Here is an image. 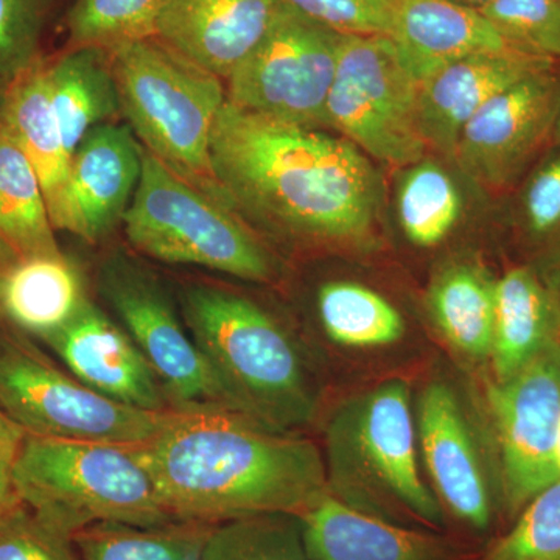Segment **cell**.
<instances>
[{"label":"cell","instance_id":"cell-33","mask_svg":"<svg viewBox=\"0 0 560 560\" xmlns=\"http://www.w3.org/2000/svg\"><path fill=\"white\" fill-rule=\"evenodd\" d=\"M480 11L515 49L560 58V0H493Z\"/></svg>","mask_w":560,"mask_h":560},{"label":"cell","instance_id":"cell-41","mask_svg":"<svg viewBox=\"0 0 560 560\" xmlns=\"http://www.w3.org/2000/svg\"><path fill=\"white\" fill-rule=\"evenodd\" d=\"M556 464H558V469L560 471V422L558 430V440H556Z\"/></svg>","mask_w":560,"mask_h":560},{"label":"cell","instance_id":"cell-23","mask_svg":"<svg viewBox=\"0 0 560 560\" xmlns=\"http://www.w3.org/2000/svg\"><path fill=\"white\" fill-rule=\"evenodd\" d=\"M86 301L81 272L61 250L25 257L3 267V318L24 334L46 340L62 329Z\"/></svg>","mask_w":560,"mask_h":560},{"label":"cell","instance_id":"cell-10","mask_svg":"<svg viewBox=\"0 0 560 560\" xmlns=\"http://www.w3.org/2000/svg\"><path fill=\"white\" fill-rule=\"evenodd\" d=\"M341 33L296 11H283L275 27L226 80V101L265 119L320 130Z\"/></svg>","mask_w":560,"mask_h":560},{"label":"cell","instance_id":"cell-38","mask_svg":"<svg viewBox=\"0 0 560 560\" xmlns=\"http://www.w3.org/2000/svg\"><path fill=\"white\" fill-rule=\"evenodd\" d=\"M18 448L0 447V522L5 521L14 511L20 510L22 501L14 482V458Z\"/></svg>","mask_w":560,"mask_h":560},{"label":"cell","instance_id":"cell-39","mask_svg":"<svg viewBox=\"0 0 560 560\" xmlns=\"http://www.w3.org/2000/svg\"><path fill=\"white\" fill-rule=\"evenodd\" d=\"M24 436V431H22L16 423L11 422L9 416L0 410V447L20 448Z\"/></svg>","mask_w":560,"mask_h":560},{"label":"cell","instance_id":"cell-30","mask_svg":"<svg viewBox=\"0 0 560 560\" xmlns=\"http://www.w3.org/2000/svg\"><path fill=\"white\" fill-rule=\"evenodd\" d=\"M200 560H311L296 515L268 514L210 526Z\"/></svg>","mask_w":560,"mask_h":560},{"label":"cell","instance_id":"cell-19","mask_svg":"<svg viewBox=\"0 0 560 560\" xmlns=\"http://www.w3.org/2000/svg\"><path fill=\"white\" fill-rule=\"evenodd\" d=\"M0 131L9 136L38 175L55 231L75 235L70 200V156L51 106L46 60L11 81L0 94Z\"/></svg>","mask_w":560,"mask_h":560},{"label":"cell","instance_id":"cell-1","mask_svg":"<svg viewBox=\"0 0 560 560\" xmlns=\"http://www.w3.org/2000/svg\"><path fill=\"white\" fill-rule=\"evenodd\" d=\"M210 161L243 220L312 245L361 246L374 235L381 179L341 136L265 119L226 101Z\"/></svg>","mask_w":560,"mask_h":560},{"label":"cell","instance_id":"cell-27","mask_svg":"<svg viewBox=\"0 0 560 560\" xmlns=\"http://www.w3.org/2000/svg\"><path fill=\"white\" fill-rule=\"evenodd\" d=\"M318 315L327 337L345 348H382L405 334L400 312L377 291L355 282L320 287Z\"/></svg>","mask_w":560,"mask_h":560},{"label":"cell","instance_id":"cell-18","mask_svg":"<svg viewBox=\"0 0 560 560\" xmlns=\"http://www.w3.org/2000/svg\"><path fill=\"white\" fill-rule=\"evenodd\" d=\"M143 147L127 124L98 125L70 160L75 235L90 243L108 235L130 208L143 167Z\"/></svg>","mask_w":560,"mask_h":560},{"label":"cell","instance_id":"cell-32","mask_svg":"<svg viewBox=\"0 0 560 560\" xmlns=\"http://www.w3.org/2000/svg\"><path fill=\"white\" fill-rule=\"evenodd\" d=\"M481 560H560V480L540 490Z\"/></svg>","mask_w":560,"mask_h":560},{"label":"cell","instance_id":"cell-4","mask_svg":"<svg viewBox=\"0 0 560 560\" xmlns=\"http://www.w3.org/2000/svg\"><path fill=\"white\" fill-rule=\"evenodd\" d=\"M121 116L140 145L180 178L226 202L213 175L210 138L226 103L224 81L150 38L108 49Z\"/></svg>","mask_w":560,"mask_h":560},{"label":"cell","instance_id":"cell-3","mask_svg":"<svg viewBox=\"0 0 560 560\" xmlns=\"http://www.w3.org/2000/svg\"><path fill=\"white\" fill-rule=\"evenodd\" d=\"M183 318L235 411L268 429L311 422L316 410L296 342L256 302L230 290H184Z\"/></svg>","mask_w":560,"mask_h":560},{"label":"cell","instance_id":"cell-25","mask_svg":"<svg viewBox=\"0 0 560 560\" xmlns=\"http://www.w3.org/2000/svg\"><path fill=\"white\" fill-rule=\"evenodd\" d=\"M60 250L38 175L0 131V265Z\"/></svg>","mask_w":560,"mask_h":560},{"label":"cell","instance_id":"cell-15","mask_svg":"<svg viewBox=\"0 0 560 560\" xmlns=\"http://www.w3.org/2000/svg\"><path fill=\"white\" fill-rule=\"evenodd\" d=\"M44 341L70 374L103 396L142 410L175 411L130 335L90 300Z\"/></svg>","mask_w":560,"mask_h":560},{"label":"cell","instance_id":"cell-37","mask_svg":"<svg viewBox=\"0 0 560 560\" xmlns=\"http://www.w3.org/2000/svg\"><path fill=\"white\" fill-rule=\"evenodd\" d=\"M526 230L537 238L560 232V151L537 165L522 195Z\"/></svg>","mask_w":560,"mask_h":560},{"label":"cell","instance_id":"cell-2","mask_svg":"<svg viewBox=\"0 0 560 560\" xmlns=\"http://www.w3.org/2000/svg\"><path fill=\"white\" fill-rule=\"evenodd\" d=\"M140 453L176 522L298 517L329 492L326 460L312 441L238 412H179Z\"/></svg>","mask_w":560,"mask_h":560},{"label":"cell","instance_id":"cell-11","mask_svg":"<svg viewBox=\"0 0 560 560\" xmlns=\"http://www.w3.org/2000/svg\"><path fill=\"white\" fill-rule=\"evenodd\" d=\"M101 287L173 410L237 412L153 276L116 257L102 268Z\"/></svg>","mask_w":560,"mask_h":560},{"label":"cell","instance_id":"cell-21","mask_svg":"<svg viewBox=\"0 0 560 560\" xmlns=\"http://www.w3.org/2000/svg\"><path fill=\"white\" fill-rule=\"evenodd\" d=\"M388 36L419 83L469 55L515 49L480 10L453 0H396Z\"/></svg>","mask_w":560,"mask_h":560},{"label":"cell","instance_id":"cell-24","mask_svg":"<svg viewBox=\"0 0 560 560\" xmlns=\"http://www.w3.org/2000/svg\"><path fill=\"white\" fill-rule=\"evenodd\" d=\"M46 75L51 106L72 156L88 132L121 114L108 50L70 47L54 61H46Z\"/></svg>","mask_w":560,"mask_h":560},{"label":"cell","instance_id":"cell-28","mask_svg":"<svg viewBox=\"0 0 560 560\" xmlns=\"http://www.w3.org/2000/svg\"><path fill=\"white\" fill-rule=\"evenodd\" d=\"M210 525L178 522L145 526L98 523L72 537L81 560H189L201 550Z\"/></svg>","mask_w":560,"mask_h":560},{"label":"cell","instance_id":"cell-29","mask_svg":"<svg viewBox=\"0 0 560 560\" xmlns=\"http://www.w3.org/2000/svg\"><path fill=\"white\" fill-rule=\"evenodd\" d=\"M397 213L408 241L431 248L447 238L460 215V197L448 173L419 161L400 183Z\"/></svg>","mask_w":560,"mask_h":560},{"label":"cell","instance_id":"cell-9","mask_svg":"<svg viewBox=\"0 0 560 560\" xmlns=\"http://www.w3.org/2000/svg\"><path fill=\"white\" fill-rule=\"evenodd\" d=\"M327 128L370 160L394 167L427 153L419 125V81L386 35H342L327 101Z\"/></svg>","mask_w":560,"mask_h":560},{"label":"cell","instance_id":"cell-31","mask_svg":"<svg viewBox=\"0 0 560 560\" xmlns=\"http://www.w3.org/2000/svg\"><path fill=\"white\" fill-rule=\"evenodd\" d=\"M162 0H75L69 11L70 47L108 50L153 36Z\"/></svg>","mask_w":560,"mask_h":560},{"label":"cell","instance_id":"cell-20","mask_svg":"<svg viewBox=\"0 0 560 560\" xmlns=\"http://www.w3.org/2000/svg\"><path fill=\"white\" fill-rule=\"evenodd\" d=\"M311 560H452L441 540L324 493L298 515Z\"/></svg>","mask_w":560,"mask_h":560},{"label":"cell","instance_id":"cell-35","mask_svg":"<svg viewBox=\"0 0 560 560\" xmlns=\"http://www.w3.org/2000/svg\"><path fill=\"white\" fill-rule=\"evenodd\" d=\"M0 560H81L68 534L25 504L0 522Z\"/></svg>","mask_w":560,"mask_h":560},{"label":"cell","instance_id":"cell-14","mask_svg":"<svg viewBox=\"0 0 560 560\" xmlns=\"http://www.w3.org/2000/svg\"><path fill=\"white\" fill-rule=\"evenodd\" d=\"M285 10L282 0H162L153 36L226 83Z\"/></svg>","mask_w":560,"mask_h":560},{"label":"cell","instance_id":"cell-42","mask_svg":"<svg viewBox=\"0 0 560 560\" xmlns=\"http://www.w3.org/2000/svg\"><path fill=\"white\" fill-rule=\"evenodd\" d=\"M555 138L558 139V142L560 143V113H559L558 121H556Z\"/></svg>","mask_w":560,"mask_h":560},{"label":"cell","instance_id":"cell-40","mask_svg":"<svg viewBox=\"0 0 560 560\" xmlns=\"http://www.w3.org/2000/svg\"><path fill=\"white\" fill-rule=\"evenodd\" d=\"M453 2L460 3V5L470 7V9L481 10L482 7L489 5L493 0H453Z\"/></svg>","mask_w":560,"mask_h":560},{"label":"cell","instance_id":"cell-34","mask_svg":"<svg viewBox=\"0 0 560 560\" xmlns=\"http://www.w3.org/2000/svg\"><path fill=\"white\" fill-rule=\"evenodd\" d=\"M55 0H0V90L38 65Z\"/></svg>","mask_w":560,"mask_h":560},{"label":"cell","instance_id":"cell-6","mask_svg":"<svg viewBox=\"0 0 560 560\" xmlns=\"http://www.w3.org/2000/svg\"><path fill=\"white\" fill-rule=\"evenodd\" d=\"M13 475L25 506L70 539L98 523H178L161 503L140 445L25 434Z\"/></svg>","mask_w":560,"mask_h":560},{"label":"cell","instance_id":"cell-43","mask_svg":"<svg viewBox=\"0 0 560 560\" xmlns=\"http://www.w3.org/2000/svg\"><path fill=\"white\" fill-rule=\"evenodd\" d=\"M2 270H3V267H2V265H0V279H2ZM3 319H5V318H3L2 304H0V326H2Z\"/></svg>","mask_w":560,"mask_h":560},{"label":"cell","instance_id":"cell-12","mask_svg":"<svg viewBox=\"0 0 560 560\" xmlns=\"http://www.w3.org/2000/svg\"><path fill=\"white\" fill-rule=\"evenodd\" d=\"M489 407L500 447L504 503L517 514L540 490L560 480V341L508 381L493 382Z\"/></svg>","mask_w":560,"mask_h":560},{"label":"cell","instance_id":"cell-17","mask_svg":"<svg viewBox=\"0 0 560 560\" xmlns=\"http://www.w3.org/2000/svg\"><path fill=\"white\" fill-rule=\"evenodd\" d=\"M548 69V58L506 49L469 55L431 73L419 83V125L427 149L453 158L460 131L490 98Z\"/></svg>","mask_w":560,"mask_h":560},{"label":"cell","instance_id":"cell-5","mask_svg":"<svg viewBox=\"0 0 560 560\" xmlns=\"http://www.w3.org/2000/svg\"><path fill=\"white\" fill-rule=\"evenodd\" d=\"M416 438L410 386L400 378L342 405L327 429L329 492L386 521L438 528L444 512L420 477Z\"/></svg>","mask_w":560,"mask_h":560},{"label":"cell","instance_id":"cell-13","mask_svg":"<svg viewBox=\"0 0 560 560\" xmlns=\"http://www.w3.org/2000/svg\"><path fill=\"white\" fill-rule=\"evenodd\" d=\"M559 113L560 80L552 69L533 73L490 98L467 121L452 160L480 186L503 189L555 138Z\"/></svg>","mask_w":560,"mask_h":560},{"label":"cell","instance_id":"cell-44","mask_svg":"<svg viewBox=\"0 0 560 560\" xmlns=\"http://www.w3.org/2000/svg\"><path fill=\"white\" fill-rule=\"evenodd\" d=\"M200 551H198L197 555L191 556V558L189 560H200Z\"/></svg>","mask_w":560,"mask_h":560},{"label":"cell","instance_id":"cell-7","mask_svg":"<svg viewBox=\"0 0 560 560\" xmlns=\"http://www.w3.org/2000/svg\"><path fill=\"white\" fill-rule=\"evenodd\" d=\"M121 223L132 248L151 259L248 282L276 278L270 250L231 206L191 186L147 150Z\"/></svg>","mask_w":560,"mask_h":560},{"label":"cell","instance_id":"cell-8","mask_svg":"<svg viewBox=\"0 0 560 560\" xmlns=\"http://www.w3.org/2000/svg\"><path fill=\"white\" fill-rule=\"evenodd\" d=\"M0 410L25 434L143 445L178 411H149L103 396L0 326Z\"/></svg>","mask_w":560,"mask_h":560},{"label":"cell","instance_id":"cell-45","mask_svg":"<svg viewBox=\"0 0 560 560\" xmlns=\"http://www.w3.org/2000/svg\"><path fill=\"white\" fill-rule=\"evenodd\" d=\"M0 94H2V90H0Z\"/></svg>","mask_w":560,"mask_h":560},{"label":"cell","instance_id":"cell-26","mask_svg":"<svg viewBox=\"0 0 560 560\" xmlns=\"http://www.w3.org/2000/svg\"><path fill=\"white\" fill-rule=\"evenodd\" d=\"M429 305L448 342L474 359L490 357L495 316V282L471 265H455L438 276Z\"/></svg>","mask_w":560,"mask_h":560},{"label":"cell","instance_id":"cell-22","mask_svg":"<svg viewBox=\"0 0 560 560\" xmlns=\"http://www.w3.org/2000/svg\"><path fill=\"white\" fill-rule=\"evenodd\" d=\"M559 341L560 302L536 272L514 268L497 280L490 350L495 382L508 381Z\"/></svg>","mask_w":560,"mask_h":560},{"label":"cell","instance_id":"cell-36","mask_svg":"<svg viewBox=\"0 0 560 560\" xmlns=\"http://www.w3.org/2000/svg\"><path fill=\"white\" fill-rule=\"evenodd\" d=\"M283 5L341 35H389L396 0H282Z\"/></svg>","mask_w":560,"mask_h":560},{"label":"cell","instance_id":"cell-16","mask_svg":"<svg viewBox=\"0 0 560 560\" xmlns=\"http://www.w3.org/2000/svg\"><path fill=\"white\" fill-rule=\"evenodd\" d=\"M418 411L420 448L438 500L467 528L488 530L492 495L455 393L444 383H431L420 396Z\"/></svg>","mask_w":560,"mask_h":560}]
</instances>
